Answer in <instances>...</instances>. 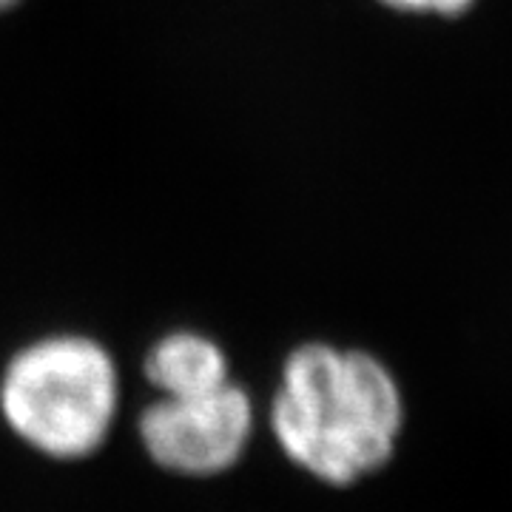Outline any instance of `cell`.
<instances>
[{"instance_id": "cell-1", "label": "cell", "mask_w": 512, "mask_h": 512, "mask_svg": "<svg viewBox=\"0 0 512 512\" xmlns=\"http://www.w3.org/2000/svg\"><path fill=\"white\" fill-rule=\"evenodd\" d=\"M402 419V393L390 370L370 353L325 342H308L285 359L271 404L282 453L333 487L384 467Z\"/></svg>"}, {"instance_id": "cell-2", "label": "cell", "mask_w": 512, "mask_h": 512, "mask_svg": "<svg viewBox=\"0 0 512 512\" xmlns=\"http://www.w3.org/2000/svg\"><path fill=\"white\" fill-rule=\"evenodd\" d=\"M120 402L117 365L89 336L57 333L12 356L0 382L6 424L37 453L83 458L106 441Z\"/></svg>"}, {"instance_id": "cell-3", "label": "cell", "mask_w": 512, "mask_h": 512, "mask_svg": "<svg viewBox=\"0 0 512 512\" xmlns=\"http://www.w3.org/2000/svg\"><path fill=\"white\" fill-rule=\"evenodd\" d=\"M254 430V407L239 384L194 396H163L140 416V441L154 464L180 476H217L234 467Z\"/></svg>"}, {"instance_id": "cell-4", "label": "cell", "mask_w": 512, "mask_h": 512, "mask_svg": "<svg viewBox=\"0 0 512 512\" xmlns=\"http://www.w3.org/2000/svg\"><path fill=\"white\" fill-rule=\"evenodd\" d=\"M146 379L163 396H194L228 384L225 350L194 330L168 333L146 356Z\"/></svg>"}, {"instance_id": "cell-5", "label": "cell", "mask_w": 512, "mask_h": 512, "mask_svg": "<svg viewBox=\"0 0 512 512\" xmlns=\"http://www.w3.org/2000/svg\"><path fill=\"white\" fill-rule=\"evenodd\" d=\"M384 6L402 9V12H424V15H458L473 0H382Z\"/></svg>"}, {"instance_id": "cell-6", "label": "cell", "mask_w": 512, "mask_h": 512, "mask_svg": "<svg viewBox=\"0 0 512 512\" xmlns=\"http://www.w3.org/2000/svg\"><path fill=\"white\" fill-rule=\"evenodd\" d=\"M15 3H18V0H0V12L9 9V6H15Z\"/></svg>"}]
</instances>
